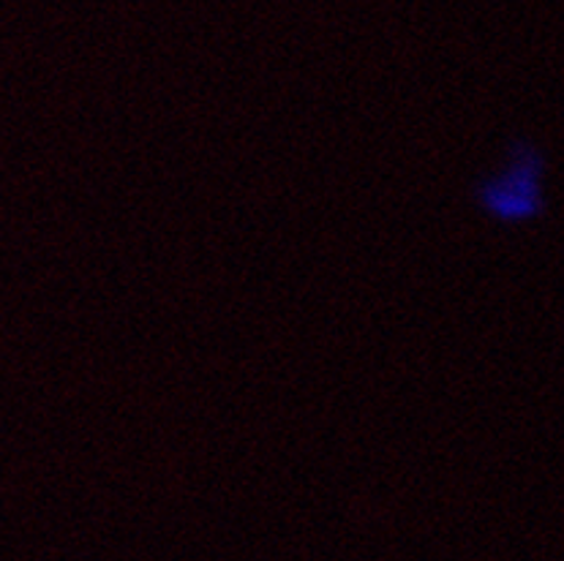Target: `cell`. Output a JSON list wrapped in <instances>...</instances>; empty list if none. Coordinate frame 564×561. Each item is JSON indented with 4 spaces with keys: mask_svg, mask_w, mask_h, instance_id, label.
<instances>
[{
    "mask_svg": "<svg viewBox=\"0 0 564 561\" xmlns=\"http://www.w3.org/2000/svg\"><path fill=\"white\" fill-rule=\"evenodd\" d=\"M545 169L549 158L538 142L516 136L508 145L505 167L482 175L471 186V205L499 227H523L549 213L545 199Z\"/></svg>",
    "mask_w": 564,
    "mask_h": 561,
    "instance_id": "cell-1",
    "label": "cell"
}]
</instances>
